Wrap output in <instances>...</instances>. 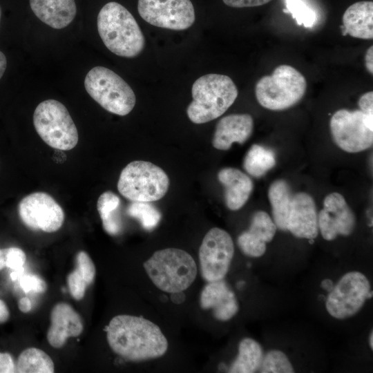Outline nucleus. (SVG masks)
Wrapping results in <instances>:
<instances>
[{
	"instance_id": "42",
	"label": "nucleus",
	"mask_w": 373,
	"mask_h": 373,
	"mask_svg": "<svg viewBox=\"0 0 373 373\" xmlns=\"http://www.w3.org/2000/svg\"><path fill=\"white\" fill-rule=\"evenodd\" d=\"M7 66V59L1 51H0V79L2 77Z\"/></svg>"
},
{
	"instance_id": "5",
	"label": "nucleus",
	"mask_w": 373,
	"mask_h": 373,
	"mask_svg": "<svg viewBox=\"0 0 373 373\" xmlns=\"http://www.w3.org/2000/svg\"><path fill=\"white\" fill-rule=\"evenodd\" d=\"M306 88L305 77L291 66L282 64L271 75L258 81L255 93L262 107L283 111L296 104L305 95Z\"/></svg>"
},
{
	"instance_id": "1",
	"label": "nucleus",
	"mask_w": 373,
	"mask_h": 373,
	"mask_svg": "<svg viewBox=\"0 0 373 373\" xmlns=\"http://www.w3.org/2000/svg\"><path fill=\"white\" fill-rule=\"evenodd\" d=\"M106 338L115 354L133 362L161 357L168 349L167 339L160 328L141 316H114L106 327Z\"/></svg>"
},
{
	"instance_id": "12",
	"label": "nucleus",
	"mask_w": 373,
	"mask_h": 373,
	"mask_svg": "<svg viewBox=\"0 0 373 373\" xmlns=\"http://www.w3.org/2000/svg\"><path fill=\"white\" fill-rule=\"evenodd\" d=\"M137 10L147 23L173 30H186L195 19L190 0H138Z\"/></svg>"
},
{
	"instance_id": "32",
	"label": "nucleus",
	"mask_w": 373,
	"mask_h": 373,
	"mask_svg": "<svg viewBox=\"0 0 373 373\" xmlns=\"http://www.w3.org/2000/svg\"><path fill=\"white\" fill-rule=\"evenodd\" d=\"M67 283L71 296L75 300L84 298L88 285L77 270L70 273L67 277Z\"/></svg>"
},
{
	"instance_id": "29",
	"label": "nucleus",
	"mask_w": 373,
	"mask_h": 373,
	"mask_svg": "<svg viewBox=\"0 0 373 373\" xmlns=\"http://www.w3.org/2000/svg\"><path fill=\"white\" fill-rule=\"evenodd\" d=\"M261 373H292L294 367L286 354L282 351L272 350L263 356L259 368Z\"/></svg>"
},
{
	"instance_id": "13",
	"label": "nucleus",
	"mask_w": 373,
	"mask_h": 373,
	"mask_svg": "<svg viewBox=\"0 0 373 373\" xmlns=\"http://www.w3.org/2000/svg\"><path fill=\"white\" fill-rule=\"evenodd\" d=\"M18 213L26 227L47 233L58 231L64 221L61 207L44 192H35L25 196L18 204Z\"/></svg>"
},
{
	"instance_id": "6",
	"label": "nucleus",
	"mask_w": 373,
	"mask_h": 373,
	"mask_svg": "<svg viewBox=\"0 0 373 373\" xmlns=\"http://www.w3.org/2000/svg\"><path fill=\"white\" fill-rule=\"evenodd\" d=\"M169 186L166 173L157 165L142 160L128 164L117 182L118 191L132 202H151L160 200Z\"/></svg>"
},
{
	"instance_id": "25",
	"label": "nucleus",
	"mask_w": 373,
	"mask_h": 373,
	"mask_svg": "<svg viewBox=\"0 0 373 373\" xmlns=\"http://www.w3.org/2000/svg\"><path fill=\"white\" fill-rule=\"evenodd\" d=\"M276 163L274 152L260 144H253L246 153L243 168L251 176L260 178Z\"/></svg>"
},
{
	"instance_id": "23",
	"label": "nucleus",
	"mask_w": 373,
	"mask_h": 373,
	"mask_svg": "<svg viewBox=\"0 0 373 373\" xmlns=\"http://www.w3.org/2000/svg\"><path fill=\"white\" fill-rule=\"evenodd\" d=\"M261 345L253 338H245L238 345V354L229 370L231 373H254L259 370L263 358Z\"/></svg>"
},
{
	"instance_id": "15",
	"label": "nucleus",
	"mask_w": 373,
	"mask_h": 373,
	"mask_svg": "<svg viewBox=\"0 0 373 373\" xmlns=\"http://www.w3.org/2000/svg\"><path fill=\"white\" fill-rule=\"evenodd\" d=\"M287 231L298 238L312 240L317 237L318 213L315 202L308 193L293 195Z\"/></svg>"
},
{
	"instance_id": "11",
	"label": "nucleus",
	"mask_w": 373,
	"mask_h": 373,
	"mask_svg": "<svg viewBox=\"0 0 373 373\" xmlns=\"http://www.w3.org/2000/svg\"><path fill=\"white\" fill-rule=\"evenodd\" d=\"M234 254L231 236L214 227L204 236L199 249V261L202 278L207 282L224 279Z\"/></svg>"
},
{
	"instance_id": "16",
	"label": "nucleus",
	"mask_w": 373,
	"mask_h": 373,
	"mask_svg": "<svg viewBox=\"0 0 373 373\" xmlns=\"http://www.w3.org/2000/svg\"><path fill=\"white\" fill-rule=\"evenodd\" d=\"M200 304L204 309H211L220 321L230 320L239 310L235 294L224 279L208 282L200 294Z\"/></svg>"
},
{
	"instance_id": "45",
	"label": "nucleus",
	"mask_w": 373,
	"mask_h": 373,
	"mask_svg": "<svg viewBox=\"0 0 373 373\" xmlns=\"http://www.w3.org/2000/svg\"><path fill=\"white\" fill-rule=\"evenodd\" d=\"M6 267V259L3 249H0V271Z\"/></svg>"
},
{
	"instance_id": "14",
	"label": "nucleus",
	"mask_w": 373,
	"mask_h": 373,
	"mask_svg": "<svg viewBox=\"0 0 373 373\" xmlns=\"http://www.w3.org/2000/svg\"><path fill=\"white\" fill-rule=\"evenodd\" d=\"M355 224V216L341 194L333 192L325 198L323 208L318 213V230L325 240L350 235Z\"/></svg>"
},
{
	"instance_id": "28",
	"label": "nucleus",
	"mask_w": 373,
	"mask_h": 373,
	"mask_svg": "<svg viewBox=\"0 0 373 373\" xmlns=\"http://www.w3.org/2000/svg\"><path fill=\"white\" fill-rule=\"evenodd\" d=\"M126 213L137 219L142 227L149 231L156 227L161 219L160 211L152 204L145 202H132L128 204Z\"/></svg>"
},
{
	"instance_id": "10",
	"label": "nucleus",
	"mask_w": 373,
	"mask_h": 373,
	"mask_svg": "<svg viewBox=\"0 0 373 373\" xmlns=\"http://www.w3.org/2000/svg\"><path fill=\"white\" fill-rule=\"evenodd\" d=\"M367 277L359 271L344 274L329 291L325 307L331 316L346 319L354 316L363 307L367 299L372 297V291Z\"/></svg>"
},
{
	"instance_id": "43",
	"label": "nucleus",
	"mask_w": 373,
	"mask_h": 373,
	"mask_svg": "<svg viewBox=\"0 0 373 373\" xmlns=\"http://www.w3.org/2000/svg\"><path fill=\"white\" fill-rule=\"evenodd\" d=\"M334 285L332 280L328 278L323 280L321 283V287L328 292L332 289Z\"/></svg>"
},
{
	"instance_id": "8",
	"label": "nucleus",
	"mask_w": 373,
	"mask_h": 373,
	"mask_svg": "<svg viewBox=\"0 0 373 373\" xmlns=\"http://www.w3.org/2000/svg\"><path fill=\"white\" fill-rule=\"evenodd\" d=\"M35 128L40 137L52 148L71 150L77 145V127L66 106L55 99L41 102L33 114Z\"/></svg>"
},
{
	"instance_id": "19",
	"label": "nucleus",
	"mask_w": 373,
	"mask_h": 373,
	"mask_svg": "<svg viewBox=\"0 0 373 373\" xmlns=\"http://www.w3.org/2000/svg\"><path fill=\"white\" fill-rule=\"evenodd\" d=\"M218 179L224 188V201L228 209L232 211L241 209L253 191L251 179L240 170L232 167L220 170Z\"/></svg>"
},
{
	"instance_id": "31",
	"label": "nucleus",
	"mask_w": 373,
	"mask_h": 373,
	"mask_svg": "<svg viewBox=\"0 0 373 373\" xmlns=\"http://www.w3.org/2000/svg\"><path fill=\"white\" fill-rule=\"evenodd\" d=\"M75 269L79 273L88 285H90L95 278L96 270L88 254L84 251H79L75 257Z\"/></svg>"
},
{
	"instance_id": "2",
	"label": "nucleus",
	"mask_w": 373,
	"mask_h": 373,
	"mask_svg": "<svg viewBox=\"0 0 373 373\" xmlns=\"http://www.w3.org/2000/svg\"><path fill=\"white\" fill-rule=\"evenodd\" d=\"M98 33L106 47L123 57H135L144 49V35L131 13L119 3L105 4L97 19Z\"/></svg>"
},
{
	"instance_id": "39",
	"label": "nucleus",
	"mask_w": 373,
	"mask_h": 373,
	"mask_svg": "<svg viewBox=\"0 0 373 373\" xmlns=\"http://www.w3.org/2000/svg\"><path fill=\"white\" fill-rule=\"evenodd\" d=\"M18 307L20 311L27 313L31 310L32 303L28 298L23 297L19 300Z\"/></svg>"
},
{
	"instance_id": "9",
	"label": "nucleus",
	"mask_w": 373,
	"mask_h": 373,
	"mask_svg": "<svg viewBox=\"0 0 373 373\" xmlns=\"http://www.w3.org/2000/svg\"><path fill=\"white\" fill-rule=\"evenodd\" d=\"M330 131L336 144L348 153L368 149L373 144V115L362 111L340 109L331 117Z\"/></svg>"
},
{
	"instance_id": "46",
	"label": "nucleus",
	"mask_w": 373,
	"mask_h": 373,
	"mask_svg": "<svg viewBox=\"0 0 373 373\" xmlns=\"http://www.w3.org/2000/svg\"><path fill=\"white\" fill-rule=\"evenodd\" d=\"M373 332L371 331L370 336H369V345L371 348V350H373Z\"/></svg>"
},
{
	"instance_id": "40",
	"label": "nucleus",
	"mask_w": 373,
	"mask_h": 373,
	"mask_svg": "<svg viewBox=\"0 0 373 373\" xmlns=\"http://www.w3.org/2000/svg\"><path fill=\"white\" fill-rule=\"evenodd\" d=\"M9 310L4 301L0 299V323L6 322L9 318Z\"/></svg>"
},
{
	"instance_id": "21",
	"label": "nucleus",
	"mask_w": 373,
	"mask_h": 373,
	"mask_svg": "<svg viewBox=\"0 0 373 373\" xmlns=\"http://www.w3.org/2000/svg\"><path fill=\"white\" fill-rule=\"evenodd\" d=\"M343 35L352 37L373 38V2L358 1L349 6L343 15Z\"/></svg>"
},
{
	"instance_id": "22",
	"label": "nucleus",
	"mask_w": 373,
	"mask_h": 373,
	"mask_svg": "<svg viewBox=\"0 0 373 373\" xmlns=\"http://www.w3.org/2000/svg\"><path fill=\"white\" fill-rule=\"evenodd\" d=\"M273 220L278 229L287 231L293 194L287 182L283 179L274 181L268 191Z\"/></svg>"
},
{
	"instance_id": "47",
	"label": "nucleus",
	"mask_w": 373,
	"mask_h": 373,
	"mask_svg": "<svg viewBox=\"0 0 373 373\" xmlns=\"http://www.w3.org/2000/svg\"><path fill=\"white\" fill-rule=\"evenodd\" d=\"M1 7H0V21H1Z\"/></svg>"
},
{
	"instance_id": "37",
	"label": "nucleus",
	"mask_w": 373,
	"mask_h": 373,
	"mask_svg": "<svg viewBox=\"0 0 373 373\" xmlns=\"http://www.w3.org/2000/svg\"><path fill=\"white\" fill-rule=\"evenodd\" d=\"M13 372H15V363L13 358L8 352H0V373Z\"/></svg>"
},
{
	"instance_id": "27",
	"label": "nucleus",
	"mask_w": 373,
	"mask_h": 373,
	"mask_svg": "<svg viewBox=\"0 0 373 373\" xmlns=\"http://www.w3.org/2000/svg\"><path fill=\"white\" fill-rule=\"evenodd\" d=\"M276 228L275 222L267 213L258 211L253 214L249 229L245 232L250 238L267 244L273 240Z\"/></svg>"
},
{
	"instance_id": "26",
	"label": "nucleus",
	"mask_w": 373,
	"mask_h": 373,
	"mask_svg": "<svg viewBox=\"0 0 373 373\" xmlns=\"http://www.w3.org/2000/svg\"><path fill=\"white\" fill-rule=\"evenodd\" d=\"M54 370L52 358L37 347L24 350L15 363V372L18 373H52Z\"/></svg>"
},
{
	"instance_id": "44",
	"label": "nucleus",
	"mask_w": 373,
	"mask_h": 373,
	"mask_svg": "<svg viewBox=\"0 0 373 373\" xmlns=\"http://www.w3.org/2000/svg\"><path fill=\"white\" fill-rule=\"evenodd\" d=\"M22 273H23V268L14 270L10 274L11 278L12 280H17L19 278H20V277L22 276Z\"/></svg>"
},
{
	"instance_id": "4",
	"label": "nucleus",
	"mask_w": 373,
	"mask_h": 373,
	"mask_svg": "<svg viewBox=\"0 0 373 373\" xmlns=\"http://www.w3.org/2000/svg\"><path fill=\"white\" fill-rule=\"evenodd\" d=\"M143 267L158 289L171 294L188 289L197 276V265L193 257L178 248L156 251Z\"/></svg>"
},
{
	"instance_id": "24",
	"label": "nucleus",
	"mask_w": 373,
	"mask_h": 373,
	"mask_svg": "<svg viewBox=\"0 0 373 373\" xmlns=\"http://www.w3.org/2000/svg\"><path fill=\"white\" fill-rule=\"evenodd\" d=\"M121 200L112 191L102 193L97 202V209L102 220L104 231L111 235H117L122 230L119 215Z\"/></svg>"
},
{
	"instance_id": "18",
	"label": "nucleus",
	"mask_w": 373,
	"mask_h": 373,
	"mask_svg": "<svg viewBox=\"0 0 373 373\" xmlns=\"http://www.w3.org/2000/svg\"><path fill=\"white\" fill-rule=\"evenodd\" d=\"M254 119L249 114H231L221 118L217 123L212 145L226 151L236 142L244 144L251 135Z\"/></svg>"
},
{
	"instance_id": "20",
	"label": "nucleus",
	"mask_w": 373,
	"mask_h": 373,
	"mask_svg": "<svg viewBox=\"0 0 373 373\" xmlns=\"http://www.w3.org/2000/svg\"><path fill=\"white\" fill-rule=\"evenodd\" d=\"M30 6L38 19L55 29L68 26L77 12L75 0H30Z\"/></svg>"
},
{
	"instance_id": "41",
	"label": "nucleus",
	"mask_w": 373,
	"mask_h": 373,
	"mask_svg": "<svg viewBox=\"0 0 373 373\" xmlns=\"http://www.w3.org/2000/svg\"><path fill=\"white\" fill-rule=\"evenodd\" d=\"M185 294L183 291L174 292L171 294V299L175 304H180L184 301Z\"/></svg>"
},
{
	"instance_id": "36",
	"label": "nucleus",
	"mask_w": 373,
	"mask_h": 373,
	"mask_svg": "<svg viewBox=\"0 0 373 373\" xmlns=\"http://www.w3.org/2000/svg\"><path fill=\"white\" fill-rule=\"evenodd\" d=\"M358 106L363 113L373 115V93L369 91L361 95L358 100Z\"/></svg>"
},
{
	"instance_id": "3",
	"label": "nucleus",
	"mask_w": 373,
	"mask_h": 373,
	"mask_svg": "<svg viewBox=\"0 0 373 373\" xmlns=\"http://www.w3.org/2000/svg\"><path fill=\"white\" fill-rule=\"evenodd\" d=\"M191 94L193 100L186 113L192 122L199 124L224 114L236 99L238 91L229 76L211 73L195 81Z\"/></svg>"
},
{
	"instance_id": "34",
	"label": "nucleus",
	"mask_w": 373,
	"mask_h": 373,
	"mask_svg": "<svg viewBox=\"0 0 373 373\" xmlns=\"http://www.w3.org/2000/svg\"><path fill=\"white\" fill-rule=\"evenodd\" d=\"M6 259V267L13 270L23 268L26 260L24 251L20 248L12 247L3 249Z\"/></svg>"
},
{
	"instance_id": "7",
	"label": "nucleus",
	"mask_w": 373,
	"mask_h": 373,
	"mask_svg": "<svg viewBox=\"0 0 373 373\" xmlns=\"http://www.w3.org/2000/svg\"><path fill=\"white\" fill-rule=\"evenodd\" d=\"M84 87L96 102L111 113L126 115L135 105V95L131 86L107 68H91L85 77Z\"/></svg>"
},
{
	"instance_id": "17",
	"label": "nucleus",
	"mask_w": 373,
	"mask_h": 373,
	"mask_svg": "<svg viewBox=\"0 0 373 373\" xmlns=\"http://www.w3.org/2000/svg\"><path fill=\"white\" fill-rule=\"evenodd\" d=\"M84 325L78 313L68 303H57L50 313V325L47 340L55 348L61 347L69 337H76L83 331Z\"/></svg>"
},
{
	"instance_id": "30",
	"label": "nucleus",
	"mask_w": 373,
	"mask_h": 373,
	"mask_svg": "<svg viewBox=\"0 0 373 373\" xmlns=\"http://www.w3.org/2000/svg\"><path fill=\"white\" fill-rule=\"evenodd\" d=\"M287 12H290L297 23L305 28H312L316 23L314 11L302 0H286Z\"/></svg>"
},
{
	"instance_id": "35",
	"label": "nucleus",
	"mask_w": 373,
	"mask_h": 373,
	"mask_svg": "<svg viewBox=\"0 0 373 373\" xmlns=\"http://www.w3.org/2000/svg\"><path fill=\"white\" fill-rule=\"evenodd\" d=\"M271 0H222L224 3L232 8H251L265 5Z\"/></svg>"
},
{
	"instance_id": "33",
	"label": "nucleus",
	"mask_w": 373,
	"mask_h": 373,
	"mask_svg": "<svg viewBox=\"0 0 373 373\" xmlns=\"http://www.w3.org/2000/svg\"><path fill=\"white\" fill-rule=\"evenodd\" d=\"M19 284L23 291L44 293L46 291L47 285L45 281L39 276L34 274H26L19 278Z\"/></svg>"
},
{
	"instance_id": "38",
	"label": "nucleus",
	"mask_w": 373,
	"mask_h": 373,
	"mask_svg": "<svg viewBox=\"0 0 373 373\" xmlns=\"http://www.w3.org/2000/svg\"><path fill=\"white\" fill-rule=\"evenodd\" d=\"M365 65L367 71L373 73V47L371 46L368 48L365 55Z\"/></svg>"
}]
</instances>
